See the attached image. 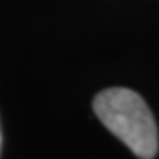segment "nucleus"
Masks as SVG:
<instances>
[{"label": "nucleus", "mask_w": 159, "mask_h": 159, "mask_svg": "<svg viewBox=\"0 0 159 159\" xmlns=\"http://www.w3.org/2000/svg\"><path fill=\"white\" fill-rule=\"evenodd\" d=\"M94 111L104 127L113 133L140 159L157 154V125L148 106L129 89H108L94 99Z\"/></svg>", "instance_id": "1"}, {"label": "nucleus", "mask_w": 159, "mask_h": 159, "mask_svg": "<svg viewBox=\"0 0 159 159\" xmlns=\"http://www.w3.org/2000/svg\"><path fill=\"white\" fill-rule=\"evenodd\" d=\"M0 143H2V136H0Z\"/></svg>", "instance_id": "2"}]
</instances>
